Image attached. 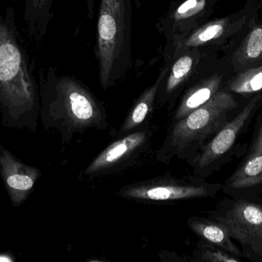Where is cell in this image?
Masks as SVG:
<instances>
[{"label": "cell", "mask_w": 262, "mask_h": 262, "mask_svg": "<svg viewBox=\"0 0 262 262\" xmlns=\"http://www.w3.org/2000/svg\"><path fill=\"white\" fill-rule=\"evenodd\" d=\"M40 87L17 27L12 6L0 14V116L5 127L35 132L40 116Z\"/></svg>", "instance_id": "1"}, {"label": "cell", "mask_w": 262, "mask_h": 262, "mask_svg": "<svg viewBox=\"0 0 262 262\" xmlns=\"http://www.w3.org/2000/svg\"><path fill=\"white\" fill-rule=\"evenodd\" d=\"M40 117L46 131L59 134L63 144L91 129L105 130V106L79 80L50 67L40 86Z\"/></svg>", "instance_id": "2"}, {"label": "cell", "mask_w": 262, "mask_h": 262, "mask_svg": "<svg viewBox=\"0 0 262 262\" xmlns=\"http://www.w3.org/2000/svg\"><path fill=\"white\" fill-rule=\"evenodd\" d=\"M238 106L229 90L220 89L209 101L184 118L171 123L156 159L169 165L182 160L192 166L202 148L227 123L229 112Z\"/></svg>", "instance_id": "3"}, {"label": "cell", "mask_w": 262, "mask_h": 262, "mask_svg": "<svg viewBox=\"0 0 262 262\" xmlns=\"http://www.w3.org/2000/svg\"><path fill=\"white\" fill-rule=\"evenodd\" d=\"M131 0H101L96 54L104 90L125 78L132 66Z\"/></svg>", "instance_id": "4"}, {"label": "cell", "mask_w": 262, "mask_h": 262, "mask_svg": "<svg viewBox=\"0 0 262 262\" xmlns=\"http://www.w3.org/2000/svg\"><path fill=\"white\" fill-rule=\"evenodd\" d=\"M219 186L195 175L177 177L169 172L121 188L118 195L138 203H163L189 201L215 195Z\"/></svg>", "instance_id": "5"}, {"label": "cell", "mask_w": 262, "mask_h": 262, "mask_svg": "<svg viewBox=\"0 0 262 262\" xmlns=\"http://www.w3.org/2000/svg\"><path fill=\"white\" fill-rule=\"evenodd\" d=\"M154 133V129L149 125L117 138L94 158L81 176L95 179L124 172L148 150Z\"/></svg>", "instance_id": "6"}, {"label": "cell", "mask_w": 262, "mask_h": 262, "mask_svg": "<svg viewBox=\"0 0 262 262\" xmlns=\"http://www.w3.org/2000/svg\"><path fill=\"white\" fill-rule=\"evenodd\" d=\"M215 0H184L173 3L158 23L166 39L163 58L166 61L178 43L204 24Z\"/></svg>", "instance_id": "7"}, {"label": "cell", "mask_w": 262, "mask_h": 262, "mask_svg": "<svg viewBox=\"0 0 262 262\" xmlns=\"http://www.w3.org/2000/svg\"><path fill=\"white\" fill-rule=\"evenodd\" d=\"M214 220L223 225L231 238L243 248L245 257L262 258V206L246 201L235 203Z\"/></svg>", "instance_id": "8"}, {"label": "cell", "mask_w": 262, "mask_h": 262, "mask_svg": "<svg viewBox=\"0 0 262 262\" xmlns=\"http://www.w3.org/2000/svg\"><path fill=\"white\" fill-rule=\"evenodd\" d=\"M261 100L260 94L253 97L232 121L227 122L202 148L192 164L194 175L205 178L215 171L220 160L232 147L242 129L260 106Z\"/></svg>", "instance_id": "9"}, {"label": "cell", "mask_w": 262, "mask_h": 262, "mask_svg": "<svg viewBox=\"0 0 262 262\" xmlns=\"http://www.w3.org/2000/svg\"><path fill=\"white\" fill-rule=\"evenodd\" d=\"M204 48L186 49L177 54L159 89L156 106L173 108L188 85L201 72L205 64ZM168 64V63H167Z\"/></svg>", "instance_id": "10"}, {"label": "cell", "mask_w": 262, "mask_h": 262, "mask_svg": "<svg viewBox=\"0 0 262 262\" xmlns=\"http://www.w3.org/2000/svg\"><path fill=\"white\" fill-rule=\"evenodd\" d=\"M41 175L39 169L23 163L0 145V177L14 207L27 200Z\"/></svg>", "instance_id": "11"}, {"label": "cell", "mask_w": 262, "mask_h": 262, "mask_svg": "<svg viewBox=\"0 0 262 262\" xmlns=\"http://www.w3.org/2000/svg\"><path fill=\"white\" fill-rule=\"evenodd\" d=\"M223 75L201 72L184 89L171 115V123L184 118L211 99L221 89Z\"/></svg>", "instance_id": "12"}, {"label": "cell", "mask_w": 262, "mask_h": 262, "mask_svg": "<svg viewBox=\"0 0 262 262\" xmlns=\"http://www.w3.org/2000/svg\"><path fill=\"white\" fill-rule=\"evenodd\" d=\"M245 22V17L234 23L227 17L204 23L176 46L169 58L164 61V64L169 63L177 54L186 49L206 48L219 44L232 32L238 30Z\"/></svg>", "instance_id": "13"}, {"label": "cell", "mask_w": 262, "mask_h": 262, "mask_svg": "<svg viewBox=\"0 0 262 262\" xmlns=\"http://www.w3.org/2000/svg\"><path fill=\"white\" fill-rule=\"evenodd\" d=\"M169 67V63L164 64L154 84L147 88L133 105L117 134V138L150 125L149 116L155 108L160 84Z\"/></svg>", "instance_id": "14"}, {"label": "cell", "mask_w": 262, "mask_h": 262, "mask_svg": "<svg viewBox=\"0 0 262 262\" xmlns=\"http://www.w3.org/2000/svg\"><path fill=\"white\" fill-rule=\"evenodd\" d=\"M188 227L200 239L218 246L226 252L238 257H245L244 253L232 243L226 228L214 219L203 217H189Z\"/></svg>", "instance_id": "15"}, {"label": "cell", "mask_w": 262, "mask_h": 262, "mask_svg": "<svg viewBox=\"0 0 262 262\" xmlns=\"http://www.w3.org/2000/svg\"><path fill=\"white\" fill-rule=\"evenodd\" d=\"M54 0H25L24 18L28 33L35 41H41L53 16Z\"/></svg>", "instance_id": "16"}, {"label": "cell", "mask_w": 262, "mask_h": 262, "mask_svg": "<svg viewBox=\"0 0 262 262\" xmlns=\"http://www.w3.org/2000/svg\"><path fill=\"white\" fill-rule=\"evenodd\" d=\"M262 61V25L252 28L233 55L235 67L247 69Z\"/></svg>", "instance_id": "17"}, {"label": "cell", "mask_w": 262, "mask_h": 262, "mask_svg": "<svg viewBox=\"0 0 262 262\" xmlns=\"http://www.w3.org/2000/svg\"><path fill=\"white\" fill-rule=\"evenodd\" d=\"M227 89L240 95H251L262 89V65L242 71L228 83Z\"/></svg>", "instance_id": "18"}, {"label": "cell", "mask_w": 262, "mask_h": 262, "mask_svg": "<svg viewBox=\"0 0 262 262\" xmlns=\"http://www.w3.org/2000/svg\"><path fill=\"white\" fill-rule=\"evenodd\" d=\"M192 261L206 262H238V257L220 249L218 246L202 240L192 255Z\"/></svg>", "instance_id": "19"}, {"label": "cell", "mask_w": 262, "mask_h": 262, "mask_svg": "<svg viewBox=\"0 0 262 262\" xmlns=\"http://www.w3.org/2000/svg\"><path fill=\"white\" fill-rule=\"evenodd\" d=\"M255 155H262V120L254 135L250 150L246 158Z\"/></svg>", "instance_id": "20"}, {"label": "cell", "mask_w": 262, "mask_h": 262, "mask_svg": "<svg viewBox=\"0 0 262 262\" xmlns=\"http://www.w3.org/2000/svg\"><path fill=\"white\" fill-rule=\"evenodd\" d=\"M0 261H13L12 257L10 255H7L6 254H3V255H0Z\"/></svg>", "instance_id": "21"}]
</instances>
